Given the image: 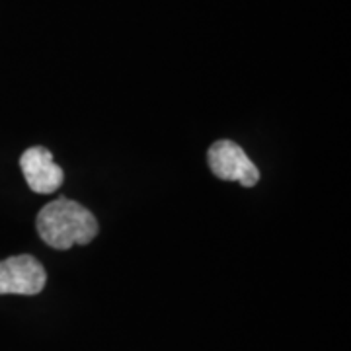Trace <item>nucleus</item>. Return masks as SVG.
<instances>
[{"instance_id": "1", "label": "nucleus", "mask_w": 351, "mask_h": 351, "mask_svg": "<svg viewBox=\"0 0 351 351\" xmlns=\"http://www.w3.org/2000/svg\"><path fill=\"white\" fill-rule=\"evenodd\" d=\"M38 232L41 240L55 250H69L76 244H88L98 234L96 217L73 199L47 203L38 215Z\"/></svg>"}, {"instance_id": "2", "label": "nucleus", "mask_w": 351, "mask_h": 351, "mask_svg": "<svg viewBox=\"0 0 351 351\" xmlns=\"http://www.w3.org/2000/svg\"><path fill=\"white\" fill-rule=\"evenodd\" d=\"M209 168L219 180L240 182L244 188H252L260 180V170L248 158L244 149L234 141H217L207 154Z\"/></svg>"}, {"instance_id": "3", "label": "nucleus", "mask_w": 351, "mask_h": 351, "mask_svg": "<svg viewBox=\"0 0 351 351\" xmlns=\"http://www.w3.org/2000/svg\"><path fill=\"white\" fill-rule=\"evenodd\" d=\"M47 283L43 265L34 256H12L0 262V295H38Z\"/></svg>"}, {"instance_id": "4", "label": "nucleus", "mask_w": 351, "mask_h": 351, "mask_svg": "<svg viewBox=\"0 0 351 351\" xmlns=\"http://www.w3.org/2000/svg\"><path fill=\"white\" fill-rule=\"evenodd\" d=\"M20 168L29 189L36 193H53L63 186V168L53 162V154L43 147L27 149L20 158Z\"/></svg>"}]
</instances>
